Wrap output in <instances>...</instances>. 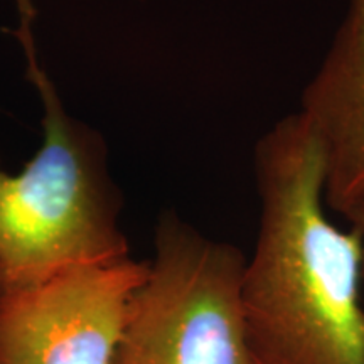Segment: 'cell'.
Returning <instances> with one entry per match:
<instances>
[{
    "label": "cell",
    "instance_id": "obj_6",
    "mask_svg": "<svg viewBox=\"0 0 364 364\" xmlns=\"http://www.w3.org/2000/svg\"><path fill=\"white\" fill-rule=\"evenodd\" d=\"M344 220L349 223V226L359 231V235L363 236V241H364V201L361 204H358V206L344 218ZM363 280H364V255H363Z\"/></svg>",
    "mask_w": 364,
    "mask_h": 364
},
{
    "label": "cell",
    "instance_id": "obj_2",
    "mask_svg": "<svg viewBox=\"0 0 364 364\" xmlns=\"http://www.w3.org/2000/svg\"><path fill=\"white\" fill-rule=\"evenodd\" d=\"M17 7L16 36L44 107V142L19 174L0 166V294L75 267L129 258L102 140L68 115L39 65L33 0H17Z\"/></svg>",
    "mask_w": 364,
    "mask_h": 364
},
{
    "label": "cell",
    "instance_id": "obj_3",
    "mask_svg": "<svg viewBox=\"0 0 364 364\" xmlns=\"http://www.w3.org/2000/svg\"><path fill=\"white\" fill-rule=\"evenodd\" d=\"M245 263L233 245L164 215L113 364H252L241 306Z\"/></svg>",
    "mask_w": 364,
    "mask_h": 364
},
{
    "label": "cell",
    "instance_id": "obj_5",
    "mask_svg": "<svg viewBox=\"0 0 364 364\" xmlns=\"http://www.w3.org/2000/svg\"><path fill=\"white\" fill-rule=\"evenodd\" d=\"M300 115L326 156V206L346 218L364 201V0H349Z\"/></svg>",
    "mask_w": 364,
    "mask_h": 364
},
{
    "label": "cell",
    "instance_id": "obj_4",
    "mask_svg": "<svg viewBox=\"0 0 364 364\" xmlns=\"http://www.w3.org/2000/svg\"><path fill=\"white\" fill-rule=\"evenodd\" d=\"M147 272L129 257L0 294V364H113Z\"/></svg>",
    "mask_w": 364,
    "mask_h": 364
},
{
    "label": "cell",
    "instance_id": "obj_1",
    "mask_svg": "<svg viewBox=\"0 0 364 364\" xmlns=\"http://www.w3.org/2000/svg\"><path fill=\"white\" fill-rule=\"evenodd\" d=\"M260 221L241 280L252 364H364V241L326 206V156L300 112L255 145Z\"/></svg>",
    "mask_w": 364,
    "mask_h": 364
}]
</instances>
